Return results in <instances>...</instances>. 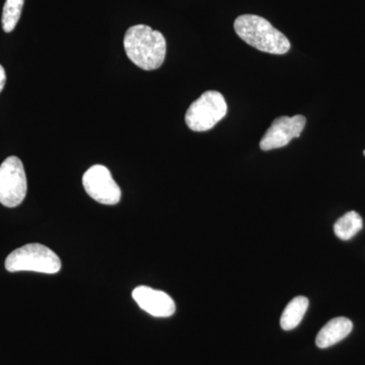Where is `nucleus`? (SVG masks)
I'll return each instance as SVG.
<instances>
[{
    "instance_id": "1",
    "label": "nucleus",
    "mask_w": 365,
    "mask_h": 365,
    "mask_svg": "<svg viewBox=\"0 0 365 365\" xmlns=\"http://www.w3.org/2000/svg\"><path fill=\"white\" fill-rule=\"evenodd\" d=\"M127 57L144 71H155L163 66L167 42L162 33L150 26L137 25L127 30L124 37Z\"/></svg>"
},
{
    "instance_id": "2",
    "label": "nucleus",
    "mask_w": 365,
    "mask_h": 365,
    "mask_svg": "<svg viewBox=\"0 0 365 365\" xmlns=\"http://www.w3.org/2000/svg\"><path fill=\"white\" fill-rule=\"evenodd\" d=\"M235 31L247 44L269 54H287L289 40L274 28L266 19L255 14H244L235 21Z\"/></svg>"
},
{
    "instance_id": "3",
    "label": "nucleus",
    "mask_w": 365,
    "mask_h": 365,
    "mask_svg": "<svg viewBox=\"0 0 365 365\" xmlns=\"http://www.w3.org/2000/svg\"><path fill=\"white\" fill-rule=\"evenodd\" d=\"M6 268L9 272L33 271L55 274L61 269V261L52 250L41 244H28L14 250L7 256Z\"/></svg>"
},
{
    "instance_id": "4",
    "label": "nucleus",
    "mask_w": 365,
    "mask_h": 365,
    "mask_svg": "<svg viewBox=\"0 0 365 365\" xmlns=\"http://www.w3.org/2000/svg\"><path fill=\"white\" fill-rule=\"evenodd\" d=\"M227 114V104L225 97L220 91H208L192 103L185 116V121L192 131H208Z\"/></svg>"
},
{
    "instance_id": "5",
    "label": "nucleus",
    "mask_w": 365,
    "mask_h": 365,
    "mask_svg": "<svg viewBox=\"0 0 365 365\" xmlns=\"http://www.w3.org/2000/svg\"><path fill=\"white\" fill-rule=\"evenodd\" d=\"M26 177L23 163L16 157L7 158L0 165V203L14 208L26 195Z\"/></svg>"
},
{
    "instance_id": "6",
    "label": "nucleus",
    "mask_w": 365,
    "mask_h": 365,
    "mask_svg": "<svg viewBox=\"0 0 365 365\" xmlns=\"http://www.w3.org/2000/svg\"><path fill=\"white\" fill-rule=\"evenodd\" d=\"M83 185L88 196L98 203L115 205L121 200V189L104 165H96L86 170Z\"/></svg>"
},
{
    "instance_id": "7",
    "label": "nucleus",
    "mask_w": 365,
    "mask_h": 365,
    "mask_svg": "<svg viewBox=\"0 0 365 365\" xmlns=\"http://www.w3.org/2000/svg\"><path fill=\"white\" fill-rule=\"evenodd\" d=\"M306 123V117L302 115L277 118L274 120L272 125L262 138L261 150L267 151L284 148L292 139L299 138Z\"/></svg>"
},
{
    "instance_id": "8",
    "label": "nucleus",
    "mask_w": 365,
    "mask_h": 365,
    "mask_svg": "<svg viewBox=\"0 0 365 365\" xmlns=\"http://www.w3.org/2000/svg\"><path fill=\"white\" fill-rule=\"evenodd\" d=\"M132 297L143 311L157 317L168 318L176 312V304L169 294L148 287H138L132 292Z\"/></svg>"
},
{
    "instance_id": "9",
    "label": "nucleus",
    "mask_w": 365,
    "mask_h": 365,
    "mask_svg": "<svg viewBox=\"0 0 365 365\" xmlns=\"http://www.w3.org/2000/svg\"><path fill=\"white\" fill-rule=\"evenodd\" d=\"M352 329V322L345 317L331 319L319 331L316 338V345L321 349H325L337 344L351 333Z\"/></svg>"
},
{
    "instance_id": "10",
    "label": "nucleus",
    "mask_w": 365,
    "mask_h": 365,
    "mask_svg": "<svg viewBox=\"0 0 365 365\" xmlns=\"http://www.w3.org/2000/svg\"><path fill=\"white\" fill-rule=\"evenodd\" d=\"M309 302L307 297H294L287 307H285L280 319L281 328L284 331L294 330L299 325L300 322L304 319L307 309H309Z\"/></svg>"
},
{
    "instance_id": "11",
    "label": "nucleus",
    "mask_w": 365,
    "mask_h": 365,
    "mask_svg": "<svg viewBox=\"0 0 365 365\" xmlns=\"http://www.w3.org/2000/svg\"><path fill=\"white\" fill-rule=\"evenodd\" d=\"M364 227L361 216L355 211H349L337 220L334 225V232L339 239L348 241L352 239Z\"/></svg>"
},
{
    "instance_id": "12",
    "label": "nucleus",
    "mask_w": 365,
    "mask_h": 365,
    "mask_svg": "<svg viewBox=\"0 0 365 365\" xmlns=\"http://www.w3.org/2000/svg\"><path fill=\"white\" fill-rule=\"evenodd\" d=\"M25 0H6L2 11V29L4 32H13L20 20Z\"/></svg>"
},
{
    "instance_id": "13",
    "label": "nucleus",
    "mask_w": 365,
    "mask_h": 365,
    "mask_svg": "<svg viewBox=\"0 0 365 365\" xmlns=\"http://www.w3.org/2000/svg\"><path fill=\"white\" fill-rule=\"evenodd\" d=\"M6 83V74L4 67L0 66V93L4 90Z\"/></svg>"
},
{
    "instance_id": "14",
    "label": "nucleus",
    "mask_w": 365,
    "mask_h": 365,
    "mask_svg": "<svg viewBox=\"0 0 365 365\" xmlns=\"http://www.w3.org/2000/svg\"><path fill=\"white\" fill-rule=\"evenodd\" d=\"M364 157H365V150L364 151Z\"/></svg>"
}]
</instances>
